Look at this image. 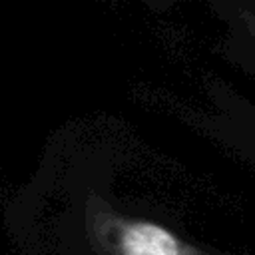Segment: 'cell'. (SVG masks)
<instances>
[{
	"label": "cell",
	"instance_id": "6da1fadb",
	"mask_svg": "<svg viewBox=\"0 0 255 255\" xmlns=\"http://www.w3.org/2000/svg\"><path fill=\"white\" fill-rule=\"evenodd\" d=\"M88 229L102 255H209L157 221L129 217L108 205L88 209Z\"/></svg>",
	"mask_w": 255,
	"mask_h": 255
}]
</instances>
